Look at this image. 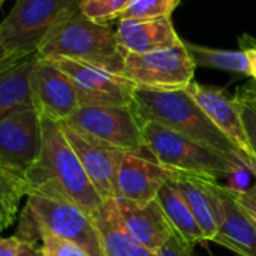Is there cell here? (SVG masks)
<instances>
[{
  "label": "cell",
  "mask_w": 256,
  "mask_h": 256,
  "mask_svg": "<svg viewBox=\"0 0 256 256\" xmlns=\"http://www.w3.org/2000/svg\"><path fill=\"white\" fill-rule=\"evenodd\" d=\"M24 178L27 195L70 201L92 218L104 202L66 140L60 123L46 117H42L39 158L24 174Z\"/></svg>",
  "instance_id": "1"
},
{
  "label": "cell",
  "mask_w": 256,
  "mask_h": 256,
  "mask_svg": "<svg viewBox=\"0 0 256 256\" xmlns=\"http://www.w3.org/2000/svg\"><path fill=\"white\" fill-rule=\"evenodd\" d=\"M132 108L142 122L159 123L210 148L238 158L254 172L246 156L214 126L186 88L154 90L135 87Z\"/></svg>",
  "instance_id": "2"
},
{
  "label": "cell",
  "mask_w": 256,
  "mask_h": 256,
  "mask_svg": "<svg viewBox=\"0 0 256 256\" xmlns=\"http://www.w3.org/2000/svg\"><path fill=\"white\" fill-rule=\"evenodd\" d=\"M40 58H70L123 75L126 52L120 46L116 30L82 15L80 8L72 9L45 38L38 50Z\"/></svg>",
  "instance_id": "3"
},
{
  "label": "cell",
  "mask_w": 256,
  "mask_h": 256,
  "mask_svg": "<svg viewBox=\"0 0 256 256\" xmlns=\"http://www.w3.org/2000/svg\"><path fill=\"white\" fill-rule=\"evenodd\" d=\"M39 232H48L80 244L90 256H105L100 234L92 216L76 204L39 195H27L16 237L38 242Z\"/></svg>",
  "instance_id": "4"
},
{
  "label": "cell",
  "mask_w": 256,
  "mask_h": 256,
  "mask_svg": "<svg viewBox=\"0 0 256 256\" xmlns=\"http://www.w3.org/2000/svg\"><path fill=\"white\" fill-rule=\"evenodd\" d=\"M141 130L150 156L170 170L220 180L244 165L236 156L210 148L159 123L142 122Z\"/></svg>",
  "instance_id": "5"
},
{
  "label": "cell",
  "mask_w": 256,
  "mask_h": 256,
  "mask_svg": "<svg viewBox=\"0 0 256 256\" xmlns=\"http://www.w3.org/2000/svg\"><path fill=\"white\" fill-rule=\"evenodd\" d=\"M78 0H15L0 22V42L9 57L38 52L51 30Z\"/></svg>",
  "instance_id": "6"
},
{
  "label": "cell",
  "mask_w": 256,
  "mask_h": 256,
  "mask_svg": "<svg viewBox=\"0 0 256 256\" xmlns=\"http://www.w3.org/2000/svg\"><path fill=\"white\" fill-rule=\"evenodd\" d=\"M76 132L126 153H147L141 120L132 105L80 106L66 122Z\"/></svg>",
  "instance_id": "7"
},
{
  "label": "cell",
  "mask_w": 256,
  "mask_h": 256,
  "mask_svg": "<svg viewBox=\"0 0 256 256\" xmlns=\"http://www.w3.org/2000/svg\"><path fill=\"white\" fill-rule=\"evenodd\" d=\"M195 63L184 40L148 52H126L123 75L136 87L154 90L186 88L194 81Z\"/></svg>",
  "instance_id": "8"
},
{
  "label": "cell",
  "mask_w": 256,
  "mask_h": 256,
  "mask_svg": "<svg viewBox=\"0 0 256 256\" xmlns=\"http://www.w3.org/2000/svg\"><path fill=\"white\" fill-rule=\"evenodd\" d=\"M51 62L74 82L80 106L132 105L136 86L124 75L64 57L51 58Z\"/></svg>",
  "instance_id": "9"
},
{
  "label": "cell",
  "mask_w": 256,
  "mask_h": 256,
  "mask_svg": "<svg viewBox=\"0 0 256 256\" xmlns=\"http://www.w3.org/2000/svg\"><path fill=\"white\" fill-rule=\"evenodd\" d=\"M42 147V117L32 108L0 117V162L26 174L39 158Z\"/></svg>",
  "instance_id": "10"
},
{
  "label": "cell",
  "mask_w": 256,
  "mask_h": 256,
  "mask_svg": "<svg viewBox=\"0 0 256 256\" xmlns=\"http://www.w3.org/2000/svg\"><path fill=\"white\" fill-rule=\"evenodd\" d=\"M30 88L34 110L57 123L66 122L80 108L74 82L51 60L39 57L32 70Z\"/></svg>",
  "instance_id": "11"
},
{
  "label": "cell",
  "mask_w": 256,
  "mask_h": 256,
  "mask_svg": "<svg viewBox=\"0 0 256 256\" xmlns=\"http://www.w3.org/2000/svg\"><path fill=\"white\" fill-rule=\"evenodd\" d=\"M186 90L204 110L214 126L246 156L256 176V158L249 144L236 98H231L225 90L219 87L206 86L196 81H192Z\"/></svg>",
  "instance_id": "12"
},
{
  "label": "cell",
  "mask_w": 256,
  "mask_h": 256,
  "mask_svg": "<svg viewBox=\"0 0 256 256\" xmlns=\"http://www.w3.org/2000/svg\"><path fill=\"white\" fill-rule=\"evenodd\" d=\"M144 154H148V152L142 154H123L116 176L114 198L134 202H150L156 200L162 184L172 176V170L164 166L154 158Z\"/></svg>",
  "instance_id": "13"
},
{
  "label": "cell",
  "mask_w": 256,
  "mask_h": 256,
  "mask_svg": "<svg viewBox=\"0 0 256 256\" xmlns=\"http://www.w3.org/2000/svg\"><path fill=\"white\" fill-rule=\"evenodd\" d=\"M60 126L66 140L75 150L92 184L98 190L99 196L104 201L114 198V183L117 170L126 152L94 141L66 126L64 123H60Z\"/></svg>",
  "instance_id": "14"
},
{
  "label": "cell",
  "mask_w": 256,
  "mask_h": 256,
  "mask_svg": "<svg viewBox=\"0 0 256 256\" xmlns=\"http://www.w3.org/2000/svg\"><path fill=\"white\" fill-rule=\"evenodd\" d=\"M218 234L213 242L232 250L237 256H256L255 225L238 206L231 189L218 184Z\"/></svg>",
  "instance_id": "15"
},
{
  "label": "cell",
  "mask_w": 256,
  "mask_h": 256,
  "mask_svg": "<svg viewBox=\"0 0 256 256\" xmlns=\"http://www.w3.org/2000/svg\"><path fill=\"white\" fill-rule=\"evenodd\" d=\"M116 204L123 228L136 242L156 254L174 232L156 200L134 202L116 198Z\"/></svg>",
  "instance_id": "16"
},
{
  "label": "cell",
  "mask_w": 256,
  "mask_h": 256,
  "mask_svg": "<svg viewBox=\"0 0 256 256\" xmlns=\"http://www.w3.org/2000/svg\"><path fill=\"white\" fill-rule=\"evenodd\" d=\"M171 178L177 189L186 200L194 218L196 219L206 242L214 240L218 234V214H219V180L207 176L189 174L174 171Z\"/></svg>",
  "instance_id": "17"
},
{
  "label": "cell",
  "mask_w": 256,
  "mask_h": 256,
  "mask_svg": "<svg viewBox=\"0 0 256 256\" xmlns=\"http://www.w3.org/2000/svg\"><path fill=\"white\" fill-rule=\"evenodd\" d=\"M116 36L124 52H148L182 44L171 16L120 18Z\"/></svg>",
  "instance_id": "18"
},
{
  "label": "cell",
  "mask_w": 256,
  "mask_h": 256,
  "mask_svg": "<svg viewBox=\"0 0 256 256\" xmlns=\"http://www.w3.org/2000/svg\"><path fill=\"white\" fill-rule=\"evenodd\" d=\"M38 60L39 54L30 52L0 62V117L33 106L30 76Z\"/></svg>",
  "instance_id": "19"
},
{
  "label": "cell",
  "mask_w": 256,
  "mask_h": 256,
  "mask_svg": "<svg viewBox=\"0 0 256 256\" xmlns=\"http://www.w3.org/2000/svg\"><path fill=\"white\" fill-rule=\"evenodd\" d=\"M93 220L100 234L105 256H158L123 228L116 198L105 200L93 216Z\"/></svg>",
  "instance_id": "20"
},
{
  "label": "cell",
  "mask_w": 256,
  "mask_h": 256,
  "mask_svg": "<svg viewBox=\"0 0 256 256\" xmlns=\"http://www.w3.org/2000/svg\"><path fill=\"white\" fill-rule=\"evenodd\" d=\"M156 201L159 202L168 224L172 231L184 242L190 244H196L200 242H206L204 234L194 218L186 200L177 189L174 180L170 177L156 195Z\"/></svg>",
  "instance_id": "21"
},
{
  "label": "cell",
  "mask_w": 256,
  "mask_h": 256,
  "mask_svg": "<svg viewBox=\"0 0 256 256\" xmlns=\"http://www.w3.org/2000/svg\"><path fill=\"white\" fill-rule=\"evenodd\" d=\"M195 66L219 69L232 74H242L254 78V46L248 45L238 51L216 50L184 42Z\"/></svg>",
  "instance_id": "22"
},
{
  "label": "cell",
  "mask_w": 256,
  "mask_h": 256,
  "mask_svg": "<svg viewBox=\"0 0 256 256\" xmlns=\"http://www.w3.org/2000/svg\"><path fill=\"white\" fill-rule=\"evenodd\" d=\"M22 196H27L24 176L0 162V231L15 222Z\"/></svg>",
  "instance_id": "23"
},
{
  "label": "cell",
  "mask_w": 256,
  "mask_h": 256,
  "mask_svg": "<svg viewBox=\"0 0 256 256\" xmlns=\"http://www.w3.org/2000/svg\"><path fill=\"white\" fill-rule=\"evenodd\" d=\"M129 3L130 0H78V8L88 20L110 24L124 15Z\"/></svg>",
  "instance_id": "24"
},
{
  "label": "cell",
  "mask_w": 256,
  "mask_h": 256,
  "mask_svg": "<svg viewBox=\"0 0 256 256\" xmlns=\"http://www.w3.org/2000/svg\"><path fill=\"white\" fill-rule=\"evenodd\" d=\"M177 0H130L122 18L171 16Z\"/></svg>",
  "instance_id": "25"
},
{
  "label": "cell",
  "mask_w": 256,
  "mask_h": 256,
  "mask_svg": "<svg viewBox=\"0 0 256 256\" xmlns=\"http://www.w3.org/2000/svg\"><path fill=\"white\" fill-rule=\"evenodd\" d=\"M38 240L44 256H90L80 244L48 232H39Z\"/></svg>",
  "instance_id": "26"
},
{
  "label": "cell",
  "mask_w": 256,
  "mask_h": 256,
  "mask_svg": "<svg viewBox=\"0 0 256 256\" xmlns=\"http://www.w3.org/2000/svg\"><path fill=\"white\" fill-rule=\"evenodd\" d=\"M236 100L240 108L242 120L248 134L249 144L252 147V152L256 158V99L244 98V96H236Z\"/></svg>",
  "instance_id": "27"
},
{
  "label": "cell",
  "mask_w": 256,
  "mask_h": 256,
  "mask_svg": "<svg viewBox=\"0 0 256 256\" xmlns=\"http://www.w3.org/2000/svg\"><path fill=\"white\" fill-rule=\"evenodd\" d=\"M194 246L184 240H182L176 232L165 242V244L158 250V256H195Z\"/></svg>",
  "instance_id": "28"
},
{
  "label": "cell",
  "mask_w": 256,
  "mask_h": 256,
  "mask_svg": "<svg viewBox=\"0 0 256 256\" xmlns=\"http://www.w3.org/2000/svg\"><path fill=\"white\" fill-rule=\"evenodd\" d=\"M238 206L243 208V212L249 216V219L252 220V224L256 228V176L255 182L244 190V192H232Z\"/></svg>",
  "instance_id": "29"
},
{
  "label": "cell",
  "mask_w": 256,
  "mask_h": 256,
  "mask_svg": "<svg viewBox=\"0 0 256 256\" xmlns=\"http://www.w3.org/2000/svg\"><path fill=\"white\" fill-rule=\"evenodd\" d=\"M250 174H254L248 166H240V168H237L236 171H232L228 177H226V180H228V184H226V188L228 189H231L232 192H237V194H240V192H244L252 183H250Z\"/></svg>",
  "instance_id": "30"
},
{
  "label": "cell",
  "mask_w": 256,
  "mask_h": 256,
  "mask_svg": "<svg viewBox=\"0 0 256 256\" xmlns=\"http://www.w3.org/2000/svg\"><path fill=\"white\" fill-rule=\"evenodd\" d=\"M21 240L14 236V237H0V256H16L18 248H20Z\"/></svg>",
  "instance_id": "31"
},
{
  "label": "cell",
  "mask_w": 256,
  "mask_h": 256,
  "mask_svg": "<svg viewBox=\"0 0 256 256\" xmlns=\"http://www.w3.org/2000/svg\"><path fill=\"white\" fill-rule=\"evenodd\" d=\"M20 240H21V238H20ZM16 256H44V255H42V249H40V246H36V243H34V242L21 240Z\"/></svg>",
  "instance_id": "32"
},
{
  "label": "cell",
  "mask_w": 256,
  "mask_h": 256,
  "mask_svg": "<svg viewBox=\"0 0 256 256\" xmlns=\"http://www.w3.org/2000/svg\"><path fill=\"white\" fill-rule=\"evenodd\" d=\"M238 96H244V98H252L256 99V80H254L252 82H249L248 86H243L238 88L237 92Z\"/></svg>",
  "instance_id": "33"
},
{
  "label": "cell",
  "mask_w": 256,
  "mask_h": 256,
  "mask_svg": "<svg viewBox=\"0 0 256 256\" xmlns=\"http://www.w3.org/2000/svg\"><path fill=\"white\" fill-rule=\"evenodd\" d=\"M6 57H9V56L6 54V51H4V48H3V45H2V42H0V62L4 60Z\"/></svg>",
  "instance_id": "34"
},
{
  "label": "cell",
  "mask_w": 256,
  "mask_h": 256,
  "mask_svg": "<svg viewBox=\"0 0 256 256\" xmlns=\"http://www.w3.org/2000/svg\"><path fill=\"white\" fill-rule=\"evenodd\" d=\"M3 3H4V0H0V6H2Z\"/></svg>",
  "instance_id": "35"
}]
</instances>
